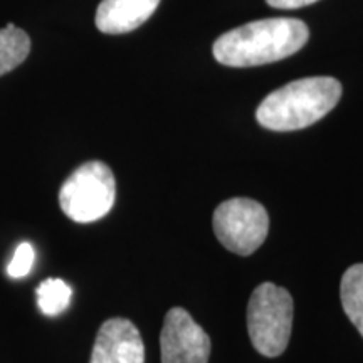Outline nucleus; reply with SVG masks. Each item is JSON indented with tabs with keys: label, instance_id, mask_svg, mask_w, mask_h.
<instances>
[{
	"label": "nucleus",
	"instance_id": "nucleus-1",
	"mask_svg": "<svg viewBox=\"0 0 363 363\" xmlns=\"http://www.w3.org/2000/svg\"><path fill=\"white\" fill-rule=\"evenodd\" d=\"M310 30L299 19H262L222 34L214 43V57L230 67H252L281 61L308 43Z\"/></svg>",
	"mask_w": 363,
	"mask_h": 363
},
{
	"label": "nucleus",
	"instance_id": "nucleus-2",
	"mask_svg": "<svg viewBox=\"0 0 363 363\" xmlns=\"http://www.w3.org/2000/svg\"><path fill=\"white\" fill-rule=\"evenodd\" d=\"M342 98V84L328 76L293 81L272 91L256 111L261 126L272 131L303 130L337 106Z\"/></svg>",
	"mask_w": 363,
	"mask_h": 363
},
{
	"label": "nucleus",
	"instance_id": "nucleus-3",
	"mask_svg": "<svg viewBox=\"0 0 363 363\" xmlns=\"http://www.w3.org/2000/svg\"><path fill=\"white\" fill-rule=\"evenodd\" d=\"M293 296L284 288L262 283L247 305V331L261 355L274 358L288 347L293 330Z\"/></svg>",
	"mask_w": 363,
	"mask_h": 363
},
{
	"label": "nucleus",
	"instance_id": "nucleus-4",
	"mask_svg": "<svg viewBox=\"0 0 363 363\" xmlns=\"http://www.w3.org/2000/svg\"><path fill=\"white\" fill-rule=\"evenodd\" d=\"M116 182L103 162H88L67 177L59 190V206L71 220L79 224L103 219L113 208Z\"/></svg>",
	"mask_w": 363,
	"mask_h": 363
},
{
	"label": "nucleus",
	"instance_id": "nucleus-5",
	"mask_svg": "<svg viewBox=\"0 0 363 363\" xmlns=\"http://www.w3.org/2000/svg\"><path fill=\"white\" fill-rule=\"evenodd\" d=\"M214 233L220 244L239 256H251L269 233V216L259 202L235 197L222 202L214 212Z\"/></svg>",
	"mask_w": 363,
	"mask_h": 363
},
{
	"label": "nucleus",
	"instance_id": "nucleus-6",
	"mask_svg": "<svg viewBox=\"0 0 363 363\" xmlns=\"http://www.w3.org/2000/svg\"><path fill=\"white\" fill-rule=\"evenodd\" d=\"M162 363H207L211 338L184 308L167 313L160 335Z\"/></svg>",
	"mask_w": 363,
	"mask_h": 363
},
{
	"label": "nucleus",
	"instance_id": "nucleus-7",
	"mask_svg": "<svg viewBox=\"0 0 363 363\" xmlns=\"http://www.w3.org/2000/svg\"><path fill=\"white\" fill-rule=\"evenodd\" d=\"M89 363H145V343L138 328L126 318L104 321Z\"/></svg>",
	"mask_w": 363,
	"mask_h": 363
},
{
	"label": "nucleus",
	"instance_id": "nucleus-8",
	"mask_svg": "<svg viewBox=\"0 0 363 363\" xmlns=\"http://www.w3.org/2000/svg\"><path fill=\"white\" fill-rule=\"evenodd\" d=\"M160 0H103L96 11V27L104 34H126L145 24Z\"/></svg>",
	"mask_w": 363,
	"mask_h": 363
},
{
	"label": "nucleus",
	"instance_id": "nucleus-9",
	"mask_svg": "<svg viewBox=\"0 0 363 363\" xmlns=\"http://www.w3.org/2000/svg\"><path fill=\"white\" fill-rule=\"evenodd\" d=\"M340 296L345 313L363 337V264H355L345 271Z\"/></svg>",
	"mask_w": 363,
	"mask_h": 363
},
{
	"label": "nucleus",
	"instance_id": "nucleus-10",
	"mask_svg": "<svg viewBox=\"0 0 363 363\" xmlns=\"http://www.w3.org/2000/svg\"><path fill=\"white\" fill-rule=\"evenodd\" d=\"M30 52V39L13 24L0 29V76L21 66Z\"/></svg>",
	"mask_w": 363,
	"mask_h": 363
},
{
	"label": "nucleus",
	"instance_id": "nucleus-11",
	"mask_svg": "<svg viewBox=\"0 0 363 363\" xmlns=\"http://www.w3.org/2000/svg\"><path fill=\"white\" fill-rule=\"evenodd\" d=\"M39 310L45 316H57L67 310L71 303V286L59 278H49L43 281L35 289Z\"/></svg>",
	"mask_w": 363,
	"mask_h": 363
},
{
	"label": "nucleus",
	"instance_id": "nucleus-12",
	"mask_svg": "<svg viewBox=\"0 0 363 363\" xmlns=\"http://www.w3.org/2000/svg\"><path fill=\"white\" fill-rule=\"evenodd\" d=\"M34 259H35L34 247L30 246L29 242H22L21 246L16 249V252H13L12 261L9 262L7 274L13 279L24 278V276L29 274L30 269H33Z\"/></svg>",
	"mask_w": 363,
	"mask_h": 363
},
{
	"label": "nucleus",
	"instance_id": "nucleus-13",
	"mask_svg": "<svg viewBox=\"0 0 363 363\" xmlns=\"http://www.w3.org/2000/svg\"><path fill=\"white\" fill-rule=\"evenodd\" d=\"M266 2L274 9H299L315 4L318 0H266Z\"/></svg>",
	"mask_w": 363,
	"mask_h": 363
}]
</instances>
